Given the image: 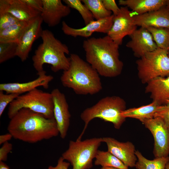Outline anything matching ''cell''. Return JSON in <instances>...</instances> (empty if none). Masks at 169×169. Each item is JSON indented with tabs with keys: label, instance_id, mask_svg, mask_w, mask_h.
Returning a JSON list of instances; mask_svg holds the SVG:
<instances>
[{
	"label": "cell",
	"instance_id": "obj_21",
	"mask_svg": "<svg viewBox=\"0 0 169 169\" xmlns=\"http://www.w3.org/2000/svg\"><path fill=\"white\" fill-rule=\"evenodd\" d=\"M164 105H160L152 101L151 103L138 107H134L126 109L122 113L123 116L143 120L153 118L156 117L158 114L163 110Z\"/></svg>",
	"mask_w": 169,
	"mask_h": 169
},
{
	"label": "cell",
	"instance_id": "obj_32",
	"mask_svg": "<svg viewBox=\"0 0 169 169\" xmlns=\"http://www.w3.org/2000/svg\"><path fill=\"white\" fill-rule=\"evenodd\" d=\"M103 4L108 10L112 12L114 16L117 15L119 13L120 8L117 5L114 0H102Z\"/></svg>",
	"mask_w": 169,
	"mask_h": 169
},
{
	"label": "cell",
	"instance_id": "obj_3",
	"mask_svg": "<svg viewBox=\"0 0 169 169\" xmlns=\"http://www.w3.org/2000/svg\"><path fill=\"white\" fill-rule=\"evenodd\" d=\"M69 68L60 77L64 86L72 89L77 94L93 95L102 89L100 75L78 55L71 54Z\"/></svg>",
	"mask_w": 169,
	"mask_h": 169
},
{
	"label": "cell",
	"instance_id": "obj_11",
	"mask_svg": "<svg viewBox=\"0 0 169 169\" xmlns=\"http://www.w3.org/2000/svg\"><path fill=\"white\" fill-rule=\"evenodd\" d=\"M43 20L39 15L28 21V24L18 43L16 56L22 62L28 58L34 42L41 37Z\"/></svg>",
	"mask_w": 169,
	"mask_h": 169
},
{
	"label": "cell",
	"instance_id": "obj_30",
	"mask_svg": "<svg viewBox=\"0 0 169 169\" xmlns=\"http://www.w3.org/2000/svg\"><path fill=\"white\" fill-rule=\"evenodd\" d=\"M20 21L10 13H0V31L7 28Z\"/></svg>",
	"mask_w": 169,
	"mask_h": 169
},
{
	"label": "cell",
	"instance_id": "obj_22",
	"mask_svg": "<svg viewBox=\"0 0 169 169\" xmlns=\"http://www.w3.org/2000/svg\"><path fill=\"white\" fill-rule=\"evenodd\" d=\"M166 0H119V4L125 6L137 15L142 14L165 6Z\"/></svg>",
	"mask_w": 169,
	"mask_h": 169
},
{
	"label": "cell",
	"instance_id": "obj_18",
	"mask_svg": "<svg viewBox=\"0 0 169 169\" xmlns=\"http://www.w3.org/2000/svg\"><path fill=\"white\" fill-rule=\"evenodd\" d=\"M0 12L8 13L20 21L25 22L40 15L41 13L28 6L23 0H0Z\"/></svg>",
	"mask_w": 169,
	"mask_h": 169
},
{
	"label": "cell",
	"instance_id": "obj_31",
	"mask_svg": "<svg viewBox=\"0 0 169 169\" xmlns=\"http://www.w3.org/2000/svg\"><path fill=\"white\" fill-rule=\"evenodd\" d=\"M20 95L15 93L4 94L3 91H0V116L3 112L8 104H10Z\"/></svg>",
	"mask_w": 169,
	"mask_h": 169
},
{
	"label": "cell",
	"instance_id": "obj_19",
	"mask_svg": "<svg viewBox=\"0 0 169 169\" xmlns=\"http://www.w3.org/2000/svg\"><path fill=\"white\" fill-rule=\"evenodd\" d=\"M134 19L135 25L140 27H162L169 29V10L166 6L142 14L136 15Z\"/></svg>",
	"mask_w": 169,
	"mask_h": 169
},
{
	"label": "cell",
	"instance_id": "obj_2",
	"mask_svg": "<svg viewBox=\"0 0 169 169\" xmlns=\"http://www.w3.org/2000/svg\"><path fill=\"white\" fill-rule=\"evenodd\" d=\"M119 46L107 35L87 39L83 44L87 62L100 75L110 78L120 75L123 69V63L119 59Z\"/></svg>",
	"mask_w": 169,
	"mask_h": 169
},
{
	"label": "cell",
	"instance_id": "obj_42",
	"mask_svg": "<svg viewBox=\"0 0 169 169\" xmlns=\"http://www.w3.org/2000/svg\"><path fill=\"white\" fill-rule=\"evenodd\" d=\"M168 56L169 57V48L168 49Z\"/></svg>",
	"mask_w": 169,
	"mask_h": 169
},
{
	"label": "cell",
	"instance_id": "obj_26",
	"mask_svg": "<svg viewBox=\"0 0 169 169\" xmlns=\"http://www.w3.org/2000/svg\"><path fill=\"white\" fill-rule=\"evenodd\" d=\"M81 1L96 20L102 19L112 15L111 12L105 8L102 0H82Z\"/></svg>",
	"mask_w": 169,
	"mask_h": 169
},
{
	"label": "cell",
	"instance_id": "obj_41",
	"mask_svg": "<svg viewBox=\"0 0 169 169\" xmlns=\"http://www.w3.org/2000/svg\"><path fill=\"white\" fill-rule=\"evenodd\" d=\"M165 169H169V161L166 164Z\"/></svg>",
	"mask_w": 169,
	"mask_h": 169
},
{
	"label": "cell",
	"instance_id": "obj_6",
	"mask_svg": "<svg viewBox=\"0 0 169 169\" xmlns=\"http://www.w3.org/2000/svg\"><path fill=\"white\" fill-rule=\"evenodd\" d=\"M23 108L41 114L47 118L54 119V103L51 93L36 88L19 95L9 104L8 112V118L11 119Z\"/></svg>",
	"mask_w": 169,
	"mask_h": 169
},
{
	"label": "cell",
	"instance_id": "obj_36",
	"mask_svg": "<svg viewBox=\"0 0 169 169\" xmlns=\"http://www.w3.org/2000/svg\"><path fill=\"white\" fill-rule=\"evenodd\" d=\"M70 163L64 161V160L62 157H60L58 160L56 166H49L48 169H68Z\"/></svg>",
	"mask_w": 169,
	"mask_h": 169
},
{
	"label": "cell",
	"instance_id": "obj_40",
	"mask_svg": "<svg viewBox=\"0 0 169 169\" xmlns=\"http://www.w3.org/2000/svg\"><path fill=\"white\" fill-rule=\"evenodd\" d=\"M166 7L169 10V0H166Z\"/></svg>",
	"mask_w": 169,
	"mask_h": 169
},
{
	"label": "cell",
	"instance_id": "obj_27",
	"mask_svg": "<svg viewBox=\"0 0 169 169\" xmlns=\"http://www.w3.org/2000/svg\"><path fill=\"white\" fill-rule=\"evenodd\" d=\"M151 34L157 47L168 50L169 48V29L162 27L146 28Z\"/></svg>",
	"mask_w": 169,
	"mask_h": 169
},
{
	"label": "cell",
	"instance_id": "obj_15",
	"mask_svg": "<svg viewBox=\"0 0 169 169\" xmlns=\"http://www.w3.org/2000/svg\"><path fill=\"white\" fill-rule=\"evenodd\" d=\"M129 36L131 39L126 46L132 50L135 57L140 58L146 53L158 48L151 34L146 28L141 27Z\"/></svg>",
	"mask_w": 169,
	"mask_h": 169
},
{
	"label": "cell",
	"instance_id": "obj_38",
	"mask_svg": "<svg viewBox=\"0 0 169 169\" xmlns=\"http://www.w3.org/2000/svg\"><path fill=\"white\" fill-rule=\"evenodd\" d=\"M0 169H10L9 167L3 161H0Z\"/></svg>",
	"mask_w": 169,
	"mask_h": 169
},
{
	"label": "cell",
	"instance_id": "obj_4",
	"mask_svg": "<svg viewBox=\"0 0 169 169\" xmlns=\"http://www.w3.org/2000/svg\"><path fill=\"white\" fill-rule=\"evenodd\" d=\"M41 37L42 43L38 47L32 58L33 66L37 73L44 70L45 64L51 65L54 72L67 69L69 66L70 59L65 54L69 51L67 46L56 38L51 31L43 30Z\"/></svg>",
	"mask_w": 169,
	"mask_h": 169
},
{
	"label": "cell",
	"instance_id": "obj_16",
	"mask_svg": "<svg viewBox=\"0 0 169 169\" xmlns=\"http://www.w3.org/2000/svg\"><path fill=\"white\" fill-rule=\"evenodd\" d=\"M42 0L43 10L40 16L43 22L49 27L58 25L63 18L70 13V8L64 5L61 0Z\"/></svg>",
	"mask_w": 169,
	"mask_h": 169
},
{
	"label": "cell",
	"instance_id": "obj_8",
	"mask_svg": "<svg viewBox=\"0 0 169 169\" xmlns=\"http://www.w3.org/2000/svg\"><path fill=\"white\" fill-rule=\"evenodd\" d=\"M168 54V50L158 48L136 61L138 76L142 83L147 84L157 77L169 76Z\"/></svg>",
	"mask_w": 169,
	"mask_h": 169
},
{
	"label": "cell",
	"instance_id": "obj_10",
	"mask_svg": "<svg viewBox=\"0 0 169 169\" xmlns=\"http://www.w3.org/2000/svg\"><path fill=\"white\" fill-rule=\"evenodd\" d=\"M118 14L114 16L112 26L107 34L115 43L121 45L123 39L130 36L137 29L134 23V13L129 10L127 7H120Z\"/></svg>",
	"mask_w": 169,
	"mask_h": 169
},
{
	"label": "cell",
	"instance_id": "obj_28",
	"mask_svg": "<svg viewBox=\"0 0 169 169\" xmlns=\"http://www.w3.org/2000/svg\"><path fill=\"white\" fill-rule=\"evenodd\" d=\"M63 2L70 8L78 11L83 18L85 25L94 20V18L91 12L82 3L80 0H64Z\"/></svg>",
	"mask_w": 169,
	"mask_h": 169
},
{
	"label": "cell",
	"instance_id": "obj_25",
	"mask_svg": "<svg viewBox=\"0 0 169 169\" xmlns=\"http://www.w3.org/2000/svg\"><path fill=\"white\" fill-rule=\"evenodd\" d=\"M95 164L102 167H111L120 169H128L120 160L111 153L98 150L95 157Z\"/></svg>",
	"mask_w": 169,
	"mask_h": 169
},
{
	"label": "cell",
	"instance_id": "obj_20",
	"mask_svg": "<svg viewBox=\"0 0 169 169\" xmlns=\"http://www.w3.org/2000/svg\"><path fill=\"white\" fill-rule=\"evenodd\" d=\"M145 92L150 94L152 101L160 105L169 102V76L158 77L147 83Z\"/></svg>",
	"mask_w": 169,
	"mask_h": 169
},
{
	"label": "cell",
	"instance_id": "obj_33",
	"mask_svg": "<svg viewBox=\"0 0 169 169\" xmlns=\"http://www.w3.org/2000/svg\"><path fill=\"white\" fill-rule=\"evenodd\" d=\"M13 149L12 144L8 142L3 144L0 148V161H4L7 160L8 155Z\"/></svg>",
	"mask_w": 169,
	"mask_h": 169
},
{
	"label": "cell",
	"instance_id": "obj_13",
	"mask_svg": "<svg viewBox=\"0 0 169 169\" xmlns=\"http://www.w3.org/2000/svg\"><path fill=\"white\" fill-rule=\"evenodd\" d=\"M108 151L120 160L128 167H135L137 160L135 147L131 142H121L111 137H103Z\"/></svg>",
	"mask_w": 169,
	"mask_h": 169
},
{
	"label": "cell",
	"instance_id": "obj_39",
	"mask_svg": "<svg viewBox=\"0 0 169 169\" xmlns=\"http://www.w3.org/2000/svg\"><path fill=\"white\" fill-rule=\"evenodd\" d=\"M100 169H120L115 168V167H102Z\"/></svg>",
	"mask_w": 169,
	"mask_h": 169
},
{
	"label": "cell",
	"instance_id": "obj_35",
	"mask_svg": "<svg viewBox=\"0 0 169 169\" xmlns=\"http://www.w3.org/2000/svg\"><path fill=\"white\" fill-rule=\"evenodd\" d=\"M157 116L161 117L169 128V102L165 105L163 110L158 114Z\"/></svg>",
	"mask_w": 169,
	"mask_h": 169
},
{
	"label": "cell",
	"instance_id": "obj_24",
	"mask_svg": "<svg viewBox=\"0 0 169 169\" xmlns=\"http://www.w3.org/2000/svg\"><path fill=\"white\" fill-rule=\"evenodd\" d=\"M135 154L137 159L135 167L137 169H165L166 165L169 161V156L150 160L145 157L138 150L136 151Z\"/></svg>",
	"mask_w": 169,
	"mask_h": 169
},
{
	"label": "cell",
	"instance_id": "obj_5",
	"mask_svg": "<svg viewBox=\"0 0 169 169\" xmlns=\"http://www.w3.org/2000/svg\"><path fill=\"white\" fill-rule=\"evenodd\" d=\"M126 108L125 100L119 96H106L101 99L95 105L86 109L81 113L80 117L84 123V126L77 139L81 140L89 124L95 118L111 122L115 128L120 129L125 121L126 118L122 114Z\"/></svg>",
	"mask_w": 169,
	"mask_h": 169
},
{
	"label": "cell",
	"instance_id": "obj_34",
	"mask_svg": "<svg viewBox=\"0 0 169 169\" xmlns=\"http://www.w3.org/2000/svg\"><path fill=\"white\" fill-rule=\"evenodd\" d=\"M28 6L41 13L43 10V3L42 0H23Z\"/></svg>",
	"mask_w": 169,
	"mask_h": 169
},
{
	"label": "cell",
	"instance_id": "obj_1",
	"mask_svg": "<svg viewBox=\"0 0 169 169\" xmlns=\"http://www.w3.org/2000/svg\"><path fill=\"white\" fill-rule=\"evenodd\" d=\"M10 119L8 132L13 138L24 142L35 143L59 134L54 119L47 118L28 109H20Z\"/></svg>",
	"mask_w": 169,
	"mask_h": 169
},
{
	"label": "cell",
	"instance_id": "obj_14",
	"mask_svg": "<svg viewBox=\"0 0 169 169\" xmlns=\"http://www.w3.org/2000/svg\"><path fill=\"white\" fill-rule=\"evenodd\" d=\"M114 15L102 19L94 20L79 28H75L69 26L64 21L62 22V30L66 35L74 37L78 36L88 38L94 32L107 34L113 23Z\"/></svg>",
	"mask_w": 169,
	"mask_h": 169
},
{
	"label": "cell",
	"instance_id": "obj_12",
	"mask_svg": "<svg viewBox=\"0 0 169 169\" xmlns=\"http://www.w3.org/2000/svg\"><path fill=\"white\" fill-rule=\"evenodd\" d=\"M54 103V116L60 137L64 139L69 126L71 115L65 96L56 88L51 93Z\"/></svg>",
	"mask_w": 169,
	"mask_h": 169
},
{
	"label": "cell",
	"instance_id": "obj_29",
	"mask_svg": "<svg viewBox=\"0 0 169 169\" xmlns=\"http://www.w3.org/2000/svg\"><path fill=\"white\" fill-rule=\"evenodd\" d=\"M18 46L16 42L0 43V63L16 56Z\"/></svg>",
	"mask_w": 169,
	"mask_h": 169
},
{
	"label": "cell",
	"instance_id": "obj_37",
	"mask_svg": "<svg viewBox=\"0 0 169 169\" xmlns=\"http://www.w3.org/2000/svg\"><path fill=\"white\" fill-rule=\"evenodd\" d=\"M13 137V136L12 134L9 132L5 134L0 135V144H3L6 142H8Z\"/></svg>",
	"mask_w": 169,
	"mask_h": 169
},
{
	"label": "cell",
	"instance_id": "obj_17",
	"mask_svg": "<svg viewBox=\"0 0 169 169\" xmlns=\"http://www.w3.org/2000/svg\"><path fill=\"white\" fill-rule=\"evenodd\" d=\"M44 70L37 73L38 77L32 81L23 83H9L0 84V91L7 94L15 93L20 95L30 91L37 87L42 86L47 89L50 82L53 79V77L46 74Z\"/></svg>",
	"mask_w": 169,
	"mask_h": 169
},
{
	"label": "cell",
	"instance_id": "obj_9",
	"mask_svg": "<svg viewBox=\"0 0 169 169\" xmlns=\"http://www.w3.org/2000/svg\"><path fill=\"white\" fill-rule=\"evenodd\" d=\"M151 133L154 139L153 154L155 158L169 155V128L159 116L141 122Z\"/></svg>",
	"mask_w": 169,
	"mask_h": 169
},
{
	"label": "cell",
	"instance_id": "obj_7",
	"mask_svg": "<svg viewBox=\"0 0 169 169\" xmlns=\"http://www.w3.org/2000/svg\"><path fill=\"white\" fill-rule=\"evenodd\" d=\"M102 142L101 137L70 141L68 149L61 156L71 164L72 169H90L93 166V160Z\"/></svg>",
	"mask_w": 169,
	"mask_h": 169
},
{
	"label": "cell",
	"instance_id": "obj_23",
	"mask_svg": "<svg viewBox=\"0 0 169 169\" xmlns=\"http://www.w3.org/2000/svg\"><path fill=\"white\" fill-rule=\"evenodd\" d=\"M28 22L20 21L0 31V43L13 42L18 43Z\"/></svg>",
	"mask_w": 169,
	"mask_h": 169
}]
</instances>
